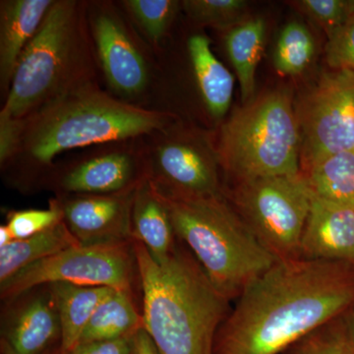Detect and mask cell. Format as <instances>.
<instances>
[{
	"label": "cell",
	"instance_id": "cell-1",
	"mask_svg": "<svg viewBox=\"0 0 354 354\" xmlns=\"http://www.w3.org/2000/svg\"><path fill=\"white\" fill-rule=\"evenodd\" d=\"M346 262L279 261L236 298L216 334L214 354H285L354 304Z\"/></svg>",
	"mask_w": 354,
	"mask_h": 354
},
{
	"label": "cell",
	"instance_id": "cell-2",
	"mask_svg": "<svg viewBox=\"0 0 354 354\" xmlns=\"http://www.w3.org/2000/svg\"><path fill=\"white\" fill-rule=\"evenodd\" d=\"M143 292V329L160 354H214L230 300L216 290L190 251L176 245L165 262L132 241Z\"/></svg>",
	"mask_w": 354,
	"mask_h": 354
},
{
	"label": "cell",
	"instance_id": "cell-3",
	"mask_svg": "<svg viewBox=\"0 0 354 354\" xmlns=\"http://www.w3.org/2000/svg\"><path fill=\"white\" fill-rule=\"evenodd\" d=\"M148 178L176 237L230 301L279 262L223 197L181 194Z\"/></svg>",
	"mask_w": 354,
	"mask_h": 354
},
{
	"label": "cell",
	"instance_id": "cell-4",
	"mask_svg": "<svg viewBox=\"0 0 354 354\" xmlns=\"http://www.w3.org/2000/svg\"><path fill=\"white\" fill-rule=\"evenodd\" d=\"M167 123V114L118 101L87 82L26 120L22 142L32 158L48 165L65 151L150 134Z\"/></svg>",
	"mask_w": 354,
	"mask_h": 354
},
{
	"label": "cell",
	"instance_id": "cell-5",
	"mask_svg": "<svg viewBox=\"0 0 354 354\" xmlns=\"http://www.w3.org/2000/svg\"><path fill=\"white\" fill-rule=\"evenodd\" d=\"M83 13L78 2L55 1L21 55L0 113L26 120L86 78Z\"/></svg>",
	"mask_w": 354,
	"mask_h": 354
},
{
	"label": "cell",
	"instance_id": "cell-6",
	"mask_svg": "<svg viewBox=\"0 0 354 354\" xmlns=\"http://www.w3.org/2000/svg\"><path fill=\"white\" fill-rule=\"evenodd\" d=\"M300 131L288 90L270 91L235 109L221 130L218 156L236 183L300 172Z\"/></svg>",
	"mask_w": 354,
	"mask_h": 354
},
{
	"label": "cell",
	"instance_id": "cell-7",
	"mask_svg": "<svg viewBox=\"0 0 354 354\" xmlns=\"http://www.w3.org/2000/svg\"><path fill=\"white\" fill-rule=\"evenodd\" d=\"M236 211L279 261L300 258L312 192L304 174L260 177L237 183Z\"/></svg>",
	"mask_w": 354,
	"mask_h": 354
},
{
	"label": "cell",
	"instance_id": "cell-8",
	"mask_svg": "<svg viewBox=\"0 0 354 354\" xmlns=\"http://www.w3.org/2000/svg\"><path fill=\"white\" fill-rule=\"evenodd\" d=\"M136 277L132 241L81 244L21 270L0 283V295L14 301L35 288L55 283L106 286L133 293Z\"/></svg>",
	"mask_w": 354,
	"mask_h": 354
},
{
	"label": "cell",
	"instance_id": "cell-9",
	"mask_svg": "<svg viewBox=\"0 0 354 354\" xmlns=\"http://www.w3.org/2000/svg\"><path fill=\"white\" fill-rule=\"evenodd\" d=\"M300 131V165L354 151V71L332 70L295 106Z\"/></svg>",
	"mask_w": 354,
	"mask_h": 354
},
{
	"label": "cell",
	"instance_id": "cell-10",
	"mask_svg": "<svg viewBox=\"0 0 354 354\" xmlns=\"http://www.w3.org/2000/svg\"><path fill=\"white\" fill-rule=\"evenodd\" d=\"M137 187L116 194L75 195L59 200L64 223L83 245L131 241Z\"/></svg>",
	"mask_w": 354,
	"mask_h": 354
},
{
	"label": "cell",
	"instance_id": "cell-11",
	"mask_svg": "<svg viewBox=\"0 0 354 354\" xmlns=\"http://www.w3.org/2000/svg\"><path fill=\"white\" fill-rule=\"evenodd\" d=\"M156 183L181 194L223 197L218 167L201 147L189 142L171 141L158 147Z\"/></svg>",
	"mask_w": 354,
	"mask_h": 354
},
{
	"label": "cell",
	"instance_id": "cell-12",
	"mask_svg": "<svg viewBox=\"0 0 354 354\" xmlns=\"http://www.w3.org/2000/svg\"><path fill=\"white\" fill-rule=\"evenodd\" d=\"M300 258L353 264L354 209L312 194L300 244Z\"/></svg>",
	"mask_w": 354,
	"mask_h": 354
},
{
	"label": "cell",
	"instance_id": "cell-13",
	"mask_svg": "<svg viewBox=\"0 0 354 354\" xmlns=\"http://www.w3.org/2000/svg\"><path fill=\"white\" fill-rule=\"evenodd\" d=\"M29 291L9 314L2 333V354H43L57 337L60 323L50 286ZM20 298V297H19Z\"/></svg>",
	"mask_w": 354,
	"mask_h": 354
},
{
	"label": "cell",
	"instance_id": "cell-14",
	"mask_svg": "<svg viewBox=\"0 0 354 354\" xmlns=\"http://www.w3.org/2000/svg\"><path fill=\"white\" fill-rule=\"evenodd\" d=\"M97 55L109 85L120 94L134 95L146 87L145 60L122 24L108 13L93 22Z\"/></svg>",
	"mask_w": 354,
	"mask_h": 354
},
{
	"label": "cell",
	"instance_id": "cell-15",
	"mask_svg": "<svg viewBox=\"0 0 354 354\" xmlns=\"http://www.w3.org/2000/svg\"><path fill=\"white\" fill-rule=\"evenodd\" d=\"M53 0H8L0 9V81L9 91L23 51L53 6Z\"/></svg>",
	"mask_w": 354,
	"mask_h": 354
},
{
	"label": "cell",
	"instance_id": "cell-16",
	"mask_svg": "<svg viewBox=\"0 0 354 354\" xmlns=\"http://www.w3.org/2000/svg\"><path fill=\"white\" fill-rule=\"evenodd\" d=\"M146 176H139L127 153H111L77 165L62 178V188L75 195L116 194L137 187Z\"/></svg>",
	"mask_w": 354,
	"mask_h": 354
},
{
	"label": "cell",
	"instance_id": "cell-17",
	"mask_svg": "<svg viewBox=\"0 0 354 354\" xmlns=\"http://www.w3.org/2000/svg\"><path fill=\"white\" fill-rule=\"evenodd\" d=\"M131 223L132 241L141 242L157 262L169 259L176 248V235L169 213L153 194L148 174L135 191Z\"/></svg>",
	"mask_w": 354,
	"mask_h": 354
},
{
	"label": "cell",
	"instance_id": "cell-18",
	"mask_svg": "<svg viewBox=\"0 0 354 354\" xmlns=\"http://www.w3.org/2000/svg\"><path fill=\"white\" fill-rule=\"evenodd\" d=\"M50 286L60 323V351L68 353L76 348L95 310L113 292L106 286H76L55 283Z\"/></svg>",
	"mask_w": 354,
	"mask_h": 354
},
{
	"label": "cell",
	"instance_id": "cell-19",
	"mask_svg": "<svg viewBox=\"0 0 354 354\" xmlns=\"http://www.w3.org/2000/svg\"><path fill=\"white\" fill-rule=\"evenodd\" d=\"M188 50L198 87L209 114L221 120L228 113L234 90V78L211 48L205 35H193L188 39Z\"/></svg>",
	"mask_w": 354,
	"mask_h": 354
},
{
	"label": "cell",
	"instance_id": "cell-20",
	"mask_svg": "<svg viewBox=\"0 0 354 354\" xmlns=\"http://www.w3.org/2000/svg\"><path fill=\"white\" fill-rule=\"evenodd\" d=\"M79 245L80 242L64 221L34 236L15 239L8 245L0 247V283L28 266Z\"/></svg>",
	"mask_w": 354,
	"mask_h": 354
},
{
	"label": "cell",
	"instance_id": "cell-21",
	"mask_svg": "<svg viewBox=\"0 0 354 354\" xmlns=\"http://www.w3.org/2000/svg\"><path fill=\"white\" fill-rule=\"evenodd\" d=\"M141 329L143 316L135 306L133 293L115 290L95 310L79 344L131 339Z\"/></svg>",
	"mask_w": 354,
	"mask_h": 354
},
{
	"label": "cell",
	"instance_id": "cell-22",
	"mask_svg": "<svg viewBox=\"0 0 354 354\" xmlns=\"http://www.w3.org/2000/svg\"><path fill=\"white\" fill-rule=\"evenodd\" d=\"M266 23L251 18L230 29L225 38L228 57L241 85L242 102L250 101L255 93V76L265 48Z\"/></svg>",
	"mask_w": 354,
	"mask_h": 354
},
{
	"label": "cell",
	"instance_id": "cell-23",
	"mask_svg": "<svg viewBox=\"0 0 354 354\" xmlns=\"http://www.w3.org/2000/svg\"><path fill=\"white\" fill-rule=\"evenodd\" d=\"M304 171L314 196L354 209V151L322 158Z\"/></svg>",
	"mask_w": 354,
	"mask_h": 354
},
{
	"label": "cell",
	"instance_id": "cell-24",
	"mask_svg": "<svg viewBox=\"0 0 354 354\" xmlns=\"http://www.w3.org/2000/svg\"><path fill=\"white\" fill-rule=\"evenodd\" d=\"M315 41L308 28L292 21L281 30L274 55V68L279 74L297 76L311 64Z\"/></svg>",
	"mask_w": 354,
	"mask_h": 354
},
{
	"label": "cell",
	"instance_id": "cell-25",
	"mask_svg": "<svg viewBox=\"0 0 354 354\" xmlns=\"http://www.w3.org/2000/svg\"><path fill=\"white\" fill-rule=\"evenodd\" d=\"M185 12L199 25L227 29L243 22L248 2L244 0H186Z\"/></svg>",
	"mask_w": 354,
	"mask_h": 354
},
{
	"label": "cell",
	"instance_id": "cell-26",
	"mask_svg": "<svg viewBox=\"0 0 354 354\" xmlns=\"http://www.w3.org/2000/svg\"><path fill=\"white\" fill-rule=\"evenodd\" d=\"M342 317L310 333L285 354H354Z\"/></svg>",
	"mask_w": 354,
	"mask_h": 354
},
{
	"label": "cell",
	"instance_id": "cell-27",
	"mask_svg": "<svg viewBox=\"0 0 354 354\" xmlns=\"http://www.w3.org/2000/svg\"><path fill=\"white\" fill-rule=\"evenodd\" d=\"M123 3L149 38L158 43L174 21L179 2L174 0H127Z\"/></svg>",
	"mask_w": 354,
	"mask_h": 354
},
{
	"label": "cell",
	"instance_id": "cell-28",
	"mask_svg": "<svg viewBox=\"0 0 354 354\" xmlns=\"http://www.w3.org/2000/svg\"><path fill=\"white\" fill-rule=\"evenodd\" d=\"M64 221L59 200H51L46 209L11 211L7 215L6 227L15 239H24L46 232Z\"/></svg>",
	"mask_w": 354,
	"mask_h": 354
},
{
	"label": "cell",
	"instance_id": "cell-29",
	"mask_svg": "<svg viewBox=\"0 0 354 354\" xmlns=\"http://www.w3.org/2000/svg\"><path fill=\"white\" fill-rule=\"evenodd\" d=\"M291 3L321 26L327 36L354 15V0H298Z\"/></svg>",
	"mask_w": 354,
	"mask_h": 354
},
{
	"label": "cell",
	"instance_id": "cell-30",
	"mask_svg": "<svg viewBox=\"0 0 354 354\" xmlns=\"http://www.w3.org/2000/svg\"><path fill=\"white\" fill-rule=\"evenodd\" d=\"M327 37L325 55L328 65L333 70L354 71V15Z\"/></svg>",
	"mask_w": 354,
	"mask_h": 354
},
{
	"label": "cell",
	"instance_id": "cell-31",
	"mask_svg": "<svg viewBox=\"0 0 354 354\" xmlns=\"http://www.w3.org/2000/svg\"><path fill=\"white\" fill-rule=\"evenodd\" d=\"M25 123L26 120H14L0 113V162L2 164L20 148Z\"/></svg>",
	"mask_w": 354,
	"mask_h": 354
},
{
	"label": "cell",
	"instance_id": "cell-32",
	"mask_svg": "<svg viewBox=\"0 0 354 354\" xmlns=\"http://www.w3.org/2000/svg\"><path fill=\"white\" fill-rule=\"evenodd\" d=\"M65 354H131V339L80 344Z\"/></svg>",
	"mask_w": 354,
	"mask_h": 354
},
{
	"label": "cell",
	"instance_id": "cell-33",
	"mask_svg": "<svg viewBox=\"0 0 354 354\" xmlns=\"http://www.w3.org/2000/svg\"><path fill=\"white\" fill-rule=\"evenodd\" d=\"M131 354H160V353L148 333L141 329L132 337Z\"/></svg>",
	"mask_w": 354,
	"mask_h": 354
},
{
	"label": "cell",
	"instance_id": "cell-34",
	"mask_svg": "<svg viewBox=\"0 0 354 354\" xmlns=\"http://www.w3.org/2000/svg\"><path fill=\"white\" fill-rule=\"evenodd\" d=\"M346 337L354 348V304L342 317Z\"/></svg>",
	"mask_w": 354,
	"mask_h": 354
},
{
	"label": "cell",
	"instance_id": "cell-35",
	"mask_svg": "<svg viewBox=\"0 0 354 354\" xmlns=\"http://www.w3.org/2000/svg\"><path fill=\"white\" fill-rule=\"evenodd\" d=\"M13 241L14 237L9 228L6 227V225H1L0 227V247L8 245Z\"/></svg>",
	"mask_w": 354,
	"mask_h": 354
},
{
	"label": "cell",
	"instance_id": "cell-36",
	"mask_svg": "<svg viewBox=\"0 0 354 354\" xmlns=\"http://www.w3.org/2000/svg\"><path fill=\"white\" fill-rule=\"evenodd\" d=\"M353 264H354V261H353Z\"/></svg>",
	"mask_w": 354,
	"mask_h": 354
},
{
	"label": "cell",
	"instance_id": "cell-37",
	"mask_svg": "<svg viewBox=\"0 0 354 354\" xmlns=\"http://www.w3.org/2000/svg\"><path fill=\"white\" fill-rule=\"evenodd\" d=\"M44 354V353H43Z\"/></svg>",
	"mask_w": 354,
	"mask_h": 354
}]
</instances>
